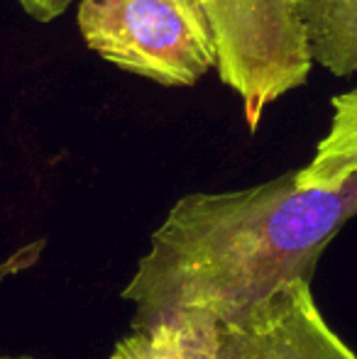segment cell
<instances>
[{
  "instance_id": "obj_7",
  "label": "cell",
  "mask_w": 357,
  "mask_h": 359,
  "mask_svg": "<svg viewBox=\"0 0 357 359\" xmlns=\"http://www.w3.org/2000/svg\"><path fill=\"white\" fill-rule=\"evenodd\" d=\"M108 359H194L177 320H159L147 327H133L115 342Z\"/></svg>"
},
{
  "instance_id": "obj_4",
  "label": "cell",
  "mask_w": 357,
  "mask_h": 359,
  "mask_svg": "<svg viewBox=\"0 0 357 359\" xmlns=\"http://www.w3.org/2000/svg\"><path fill=\"white\" fill-rule=\"evenodd\" d=\"M172 320L184 330L194 359H357L325 320L311 281L304 279L220 320L184 316Z\"/></svg>"
},
{
  "instance_id": "obj_2",
  "label": "cell",
  "mask_w": 357,
  "mask_h": 359,
  "mask_svg": "<svg viewBox=\"0 0 357 359\" xmlns=\"http://www.w3.org/2000/svg\"><path fill=\"white\" fill-rule=\"evenodd\" d=\"M74 0H18L37 22H52ZM218 44L220 83L240 98L250 133L269 105L309 81L314 59L299 0H198Z\"/></svg>"
},
{
  "instance_id": "obj_1",
  "label": "cell",
  "mask_w": 357,
  "mask_h": 359,
  "mask_svg": "<svg viewBox=\"0 0 357 359\" xmlns=\"http://www.w3.org/2000/svg\"><path fill=\"white\" fill-rule=\"evenodd\" d=\"M357 217V174L304 189L296 169L264 184L181 196L149 237L120 298L133 327L174 316L220 320L291 281H314L323 252Z\"/></svg>"
},
{
  "instance_id": "obj_3",
  "label": "cell",
  "mask_w": 357,
  "mask_h": 359,
  "mask_svg": "<svg viewBox=\"0 0 357 359\" xmlns=\"http://www.w3.org/2000/svg\"><path fill=\"white\" fill-rule=\"evenodd\" d=\"M76 25L103 62L159 86H194L218 67L198 0H79Z\"/></svg>"
},
{
  "instance_id": "obj_5",
  "label": "cell",
  "mask_w": 357,
  "mask_h": 359,
  "mask_svg": "<svg viewBox=\"0 0 357 359\" xmlns=\"http://www.w3.org/2000/svg\"><path fill=\"white\" fill-rule=\"evenodd\" d=\"M314 64L338 79L357 76V0H299Z\"/></svg>"
},
{
  "instance_id": "obj_8",
  "label": "cell",
  "mask_w": 357,
  "mask_h": 359,
  "mask_svg": "<svg viewBox=\"0 0 357 359\" xmlns=\"http://www.w3.org/2000/svg\"><path fill=\"white\" fill-rule=\"evenodd\" d=\"M0 359H37V357H32V355H10V352L0 350Z\"/></svg>"
},
{
  "instance_id": "obj_6",
  "label": "cell",
  "mask_w": 357,
  "mask_h": 359,
  "mask_svg": "<svg viewBox=\"0 0 357 359\" xmlns=\"http://www.w3.org/2000/svg\"><path fill=\"white\" fill-rule=\"evenodd\" d=\"M330 125L311 161L296 169L304 189H330L357 174V86L330 100Z\"/></svg>"
}]
</instances>
